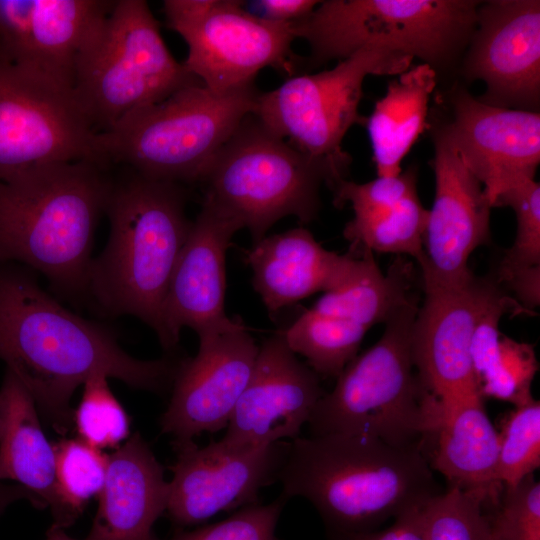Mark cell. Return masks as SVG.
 Wrapping results in <instances>:
<instances>
[{
	"instance_id": "obj_28",
	"label": "cell",
	"mask_w": 540,
	"mask_h": 540,
	"mask_svg": "<svg viewBox=\"0 0 540 540\" xmlns=\"http://www.w3.org/2000/svg\"><path fill=\"white\" fill-rule=\"evenodd\" d=\"M359 251L357 266L338 289L324 293L311 308L315 312L346 319L366 327L385 323L415 293L414 270L405 257L397 256L384 274L369 250Z\"/></svg>"
},
{
	"instance_id": "obj_8",
	"label": "cell",
	"mask_w": 540,
	"mask_h": 540,
	"mask_svg": "<svg viewBox=\"0 0 540 540\" xmlns=\"http://www.w3.org/2000/svg\"><path fill=\"white\" fill-rule=\"evenodd\" d=\"M480 1L326 0L293 22L310 47L309 62L341 61L367 46L419 58L435 71L450 66L468 45Z\"/></svg>"
},
{
	"instance_id": "obj_38",
	"label": "cell",
	"mask_w": 540,
	"mask_h": 540,
	"mask_svg": "<svg viewBox=\"0 0 540 540\" xmlns=\"http://www.w3.org/2000/svg\"><path fill=\"white\" fill-rule=\"evenodd\" d=\"M416 182V172L412 169L397 176H377L362 184L343 180L333 189V204L336 207L350 204L356 217L370 216L391 209L416 194Z\"/></svg>"
},
{
	"instance_id": "obj_13",
	"label": "cell",
	"mask_w": 540,
	"mask_h": 540,
	"mask_svg": "<svg viewBox=\"0 0 540 540\" xmlns=\"http://www.w3.org/2000/svg\"><path fill=\"white\" fill-rule=\"evenodd\" d=\"M173 445L177 456L170 467L166 512L175 524L188 526L257 504L260 489L278 479L289 443L235 448L219 440L200 447L189 440Z\"/></svg>"
},
{
	"instance_id": "obj_17",
	"label": "cell",
	"mask_w": 540,
	"mask_h": 540,
	"mask_svg": "<svg viewBox=\"0 0 540 540\" xmlns=\"http://www.w3.org/2000/svg\"><path fill=\"white\" fill-rule=\"evenodd\" d=\"M451 118L441 124L492 208L512 186L535 179L540 163V114L488 105L461 86L450 91Z\"/></svg>"
},
{
	"instance_id": "obj_7",
	"label": "cell",
	"mask_w": 540,
	"mask_h": 540,
	"mask_svg": "<svg viewBox=\"0 0 540 540\" xmlns=\"http://www.w3.org/2000/svg\"><path fill=\"white\" fill-rule=\"evenodd\" d=\"M202 83L167 48L144 0H118L76 60L73 92L96 132L139 108Z\"/></svg>"
},
{
	"instance_id": "obj_4",
	"label": "cell",
	"mask_w": 540,
	"mask_h": 540,
	"mask_svg": "<svg viewBox=\"0 0 540 540\" xmlns=\"http://www.w3.org/2000/svg\"><path fill=\"white\" fill-rule=\"evenodd\" d=\"M186 201L179 183L131 170L112 179L105 207L110 233L92 258L86 291L100 311L137 317L160 336L171 276L192 225Z\"/></svg>"
},
{
	"instance_id": "obj_21",
	"label": "cell",
	"mask_w": 540,
	"mask_h": 540,
	"mask_svg": "<svg viewBox=\"0 0 540 540\" xmlns=\"http://www.w3.org/2000/svg\"><path fill=\"white\" fill-rule=\"evenodd\" d=\"M114 1L0 0V51L11 62L73 87L78 54Z\"/></svg>"
},
{
	"instance_id": "obj_16",
	"label": "cell",
	"mask_w": 540,
	"mask_h": 540,
	"mask_svg": "<svg viewBox=\"0 0 540 540\" xmlns=\"http://www.w3.org/2000/svg\"><path fill=\"white\" fill-rule=\"evenodd\" d=\"M433 142L435 197L418 264L423 285L456 287L474 276L468 260L490 239L492 206L440 126L433 132Z\"/></svg>"
},
{
	"instance_id": "obj_35",
	"label": "cell",
	"mask_w": 540,
	"mask_h": 540,
	"mask_svg": "<svg viewBox=\"0 0 540 540\" xmlns=\"http://www.w3.org/2000/svg\"><path fill=\"white\" fill-rule=\"evenodd\" d=\"M424 540H492L483 503L456 488H447L421 507Z\"/></svg>"
},
{
	"instance_id": "obj_6",
	"label": "cell",
	"mask_w": 540,
	"mask_h": 540,
	"mask_svg": "<svg viewBox=\"0 0 540 540\" xmlns=\"http://www.w3.org/2000/svg\"><path fill=\"white\" fill-rule=\"evenodd\" d=\"M259 93L254 83L226 93L202 83L187 86L98 132V155L108 166L121 164L148 178L200 183L218 151L253 112Z\"/></svg>"
},
{
	"instance_id": "obj_19",
	"label": "cell",
	"mask_w": 540,
	"mask_h": 540,
	"mask_svg": "<svg viewBox=\"0 0 540 540\" xmlns=\"http://www.w3.org/2000/svg\"><path fill=\"white\" fill-rule=\"evenodd\" d=\"M324 393L319 376L296 357L279 332L259 347L221 441L235 448H255L293 440Z\"/></svg>"
},
{
	"instance_id": "obj_15",
	"label": "cell",
	"mask_w": 540,
	"mask_h": 540,
	"mask_svg": "<svg viewBox=\"0 0 540 540\" xmlns=\"http://www.w3.org/2000/svg\"><path fill=\"white\" fill-rule=\"evenodd\" d=\"M197 354L183 359L160 419L174 442L226 428L255 365L259 347L239 318L199 335Z\"/></svg>"
},
{
	"instance_id": "obj_31",
	"label": "cell",
	"mask_w": 540,
	"mask_h": 540,
	"mask_svg": "<svg viewBox=\"0 0 540 540\" xmlns=\"http://www.w3.org/2000/svg\"><path fill=\"white\" fill-rule=\"evenodd\" d=\"M428 215L416 193L386 211L354 216L345 225L343 235L350 249L408 255L419 263L424 254Z\"/></svg>"
},
{
	"instance_id": "obj_14",
	"label": "cell",
	"mask_w": 540,
	"mask_h": 540,
	"mask_svg": "<svg viewBox=\"0 0 540 540\" xmlns=\"http://www.w3.org/2000/svg\"><path fill=\"white\" fill-rule=\"evenodd\" d=\"M462 73L481 80L488 105L537 112L540 100V1L480 2Z\"/></svg>"
},
{
	"instance_id": "obj_37",
	"label": "cell",
	"mask_w": 540,
	"mask_h": 540,
	"mask_svg": "<svg viewBox=\"0 0 540 540\" xmlns=\"http://www.w3.org/2000/svg\"><path fill=\"white\" fill-rule=\"evenodd\" d=\"M287 500L281 494L269 504L245 506L221 522L179 531L168 540H279L275 531Z\"/></svg>"
},
{
	"instance_id": "obj_34",
	"label": "cell",
	"mask_w": 540,
	"mask_h": 540,
	"mask_svg": "<svg viewBox=\"0 0 540 540\" xmlns=\"http://www.w3.org/2000/svg\"><path fill=\"white\" fill-rule=\"evenodd\" d=\"M107 379L102 373L87 378L72 416L79 438L100 450L118 447L130 433L128 414L112 393Z\"/></svg>"
},
{
	"instance_id": "obj_10",
	"label": "cell",
	"mask_w": 540,
	"mask_h": 540,
	"mask_svg": "<svg viewBox=\"0 0 540 540\" xmlns=\"http://www.w3.org/2000/svg\"><path fill=\"white\" fill-rule=\"evenodd\" d=\"M204 199L236 218L256 243L285 216L313 221L321 206L323 168L247 115L200 182Z\"/></svg>"
},
{
	"instance_id": "obj_9",
	"label": "cell",
	"mask_w": 540,
	"mask_h": 540,
	"mask_svg": "<svg viewBox=\"0 0 540 540\" xmlns=\"http://www.w3.org/2000/svg\"><path fill=\"white\" fill-rule=\"evenodd\" d=\"M413 58L383 46H367L315 74L289 77L272 91L259 93L252 114L272 133L317 162L333 189L349 172L350 155L342 141L359 114L362 86L368 75L394 76Z\"/></svg>"
},
{
	"instance_id": "obj_27",
	"label": "cell",
	"mask_w": 540,
	"mask_h": 540,
	"mask_svg": "<svg viewBox=\"0 0 540 540\" xmlns=\"http://www.w3.org/2000/svg\"><path fill=\"white\" fill-rule=\"evenodd\" d=\"M428 64L409 67L389 82L366 119L378 177L397 176L401 163L427 125L428 102L436 87Z\"/></svg>"
},
{
	"instance_id": "obj_11",
	"label": "cell",
	"mask_w": 540,
	"mask_h": 540,
	"mask_svg": "<svg viewBox=\"0 0 540 540\" xmlns=\"http://www.w3.org/2000/svg\"><path fill=\"white\" fill-rule=\"evenodd\" d=\"M163 12L187 44L185 68L213 92L252 84L266 67L294 76L293 22L262 20L237 0H165Z\"/></svg>"
},
{
	"instance_id": "obj_22",
	"label": "cell",
	"mask_w": 540,
	"mask_h": 540,
	"mask_svg": "<svg viewBox=\"0 0 540 540\" xmlns=\"http://www.w3.org/2000/svg\"><path fill=\"white\" fill-rule=\"evenodd\" d=\"M358 260V250L328 251L303 227L265 236L245 258L253 287L271 315L315 293L338 289L353 274Z\"/></svg>"
},
{
	"instance_id": "obj_32",
	"label": "cell",
	"mask_w": 540,
	"mask_h": 540,
	"mask_svg": "<svg viewBox=\"0 0 540 540\" xmlns=\"http://www.w3.org/2000/svg\"><path fill=\"white\" fill-rule=\"evenodd\" d=\"M56 504L52 526L70 527L103 486L108 455L80 438L54 444Z\"/></svg>"
},
{
	"instance_id": "obj_25",
	"label": "cell",
	"mask_w": 540,
	"mask_h": 540,
	"mask_svg": "<svg viewBox=\"0 0 540 540\" xmlns=\"http://www.w3.org/2000/svg\"><path fill=\"white\" fill-rule=\"evenodd\" d=\"M524 313L533 314L499 287L479 315L470 357L474 383L484 400L493 398L516 407L533 399L531 386L539 370L534 346L499 329L503 315Z\"/></svg>"
},
{
	"instance_id": "obj_12",
	"label": "cell",
	"mask_w": 540,
	"mask_h": 540,
	"mask_svg": "<svg viewBox=\"0 0 540 540\" xmlns=\"http://www.w3.org/2000/svg\"><path fill=\"white\" fill-rule=\"evenodd\" d=\"M97 133L72 88L0 52V179L27 168L91 161Z\"/></svg>"
},
{
	"instance_id": "obj_33",
	"label": "cell",
	"mask_w": 540,
	"mask_h": 540,
	"mask_svg": "<svg viewBox=\"0 0 540 540\" xmlns=\"http://www.w3.org/2000/svg\"><path fill=\"white\" fill-rule=\"evenodd\" d=\"M498 476L504 489L515 487L540 466V402L516 406L501 423Z\"/></svg>"
},
{
	"instance_id": "obj_39",
	"label": "cell",
	"mask_w": 540,
	"mask_h": 540,
	"mask_svg": "<svg viewBox=\"0 0 540 540\" xmlns=\"http://www.w3.org/2000/svg\"><path fill=\"white\" fill-rule=\"evenodd\" d=\"M316 0H255L241 1L252 15L269 22L288 23L299 20L319 4Z\"/></svg>"
},
{
	"instance_id": "obj_40",
	"label": "cell",
	"mask_w": 540,
	"mask_h": 540,
	"mask_svg": "<svg viewBox=\"0 0 540 540\" xmlns=\"http://www.w3.org/2000/svg\"><path fill=\"white\" fill-rule=\"evenodd\" d=\"M422 506L397 516L390 527L364 534L355 540H424Z\"/></svg>"
},
{
	"instance_id": "obj_30",
	"label": "cell",
	"mask_w": 540,
	"mask_h": 540,
	"mask_svg": "<svg viewBox=\"0 0 540 540\" xmlns=\"http://www.w3.org/2000/svg\"><path fill=\"white\" fill-rule=\"evenodd\" d=\"M367 331L360 324L322 315L310 308L283 332V336L291 351L304 356L318 376L337 378L357 356Z\"/></svg>"
},
{
	"instance_id": "obj_29",
	"label": "cell",
	"mask_w": 540,
	"mask_h": 540,
	"mask_svg": "<svg viewBox=\"0 0 540 540\" xmlns=\"http://www.w3.org/2000/svg\"><path fill=\"white\" fill-rule=\"evenodd\" d=\"M507 206L515 212V240L498 265L495 282L515 295L524 308L540 304V184L525 180L504 191L494 207Z\"/></svg>"
},
{
	"instance_id": "obj_26",
	"label": "cell",
	"mask_w": 540,
	"mask_h": 540,
	"mask_svg": "<svg viewBox=\"0 0 540 540\" xmlns=\"http://www.w3.org/2000/svg\"><path fill=\"white\" fill-rule=\"evenodd\" d=\"M37 406L6 369L0 388V480H13L52 510L56 504L55 451L44 434Z\"/></svg>"
},
{
	"instance_id": "obj_36",
	"label": "cell",
	"mask_w": 540,
	"mask_h": 540,
	"mask_svg": "<svg viewBox=\"0 0 540 540\" xmlns=\"http://www.w3.org/2000/svg\"><path fill=\"white\" fill-rule=\"evenodd\" d=\"M487 515L492 540H540V483L534 474L504 489Z\"/></svg>"
},
{
	"instance_id": "obj_41",
	"label": "cell",
	"mask_w": 540,
	"mask_h": 540,
	"mask_svg": "<svg viewBox=\"0 0 540 540\" xmlns=\"http://www.w3.org/2000/svg\"><path fill=\"white\" fill-rule=\"evenodd\" d=\"M45 540H75L68 536L64 529L51 526L50 529L46 533V539Z\"/></svg>"
},
{
	"instance_id": "obj_2",
	"label": "cell",
	"mask_w": 540,
	"mask_h": 540,
	"mask_svg": "<svg viewBox=\"0 0 540 540\" xmlns=\"http://www.w3.org/2000/svg\"><path fill=\"white\" fill-rule=\"evenodd\" d=\"M278 480L316 508L330 540H355L441 492L422 447L347 434L293 439Z\"/></svg>"
},
{
	"instance_id": "obj_24",
	"label": "cell",
	"mask_w": 540,
	"mask_h": 540,
	"mask_svg": "<svg viewBox=\"0 0 540 540\" xmlns=\"http://www.w3.org/2000/svg\"><path fill=\"white\" fill-rule=\"evenodd\" d=\"M440 410L431 466L444 476L448 488L477 497L489 512L499 503L504 486L498 476L499 432L484 399L473 393L440 405Z\"/></svg>"
},
{
	"instance_id": "obj_23",
	"label": "cell",
	"mask_w": 540,
	"mask_h": 540,
	"mask_svg": "<svg viewBox=\"0 0 540 540\" xmlns=\"http://www.w3.org/2000/svg\"><path fill=\"white\" fill-rule=\"evenodd\" d=\"M98 508L85 540H158L152 527L166 512L168 482L139 433L108 455Z\"/></svg>"
},
{
	"instance_id": "obj_20",
	"label": "cell",
	"mask_w": 540,
	"mask_h": 540,
	"mask_svg": "<svg viewBox=\"0 0 540 540\" xmlns=\"http://www.w3.org/2000/svg\"><path fill=\"white\" fill-rule=\"evenodd\" d=\"M243 229L233 216L203 199L171 276L158 337L165 350L179 342L184 327L197 335L226 327V252L234 234Z\"/></svg>"
},
{
	"instance_id": "obj_3",
	"label": "cell",
	"mask_w": 540,
	"mask_h": 540,
	"mask_svg": "<svg viewBox=\"0 0 540 540\" xmlns=\"http://www.w3.org/2000/svg\"><path fill=\"white\" fill-rule=\"evenodd\" d=\"M108 168L51 163L0 179V262L41 273L63 296L86 297L94 235L112 185Z\"/></svg>"
},
{
	"instance_id": "obj_18",
	"label": "cell",
	"mask_w": 540,
	"mask_h": 540,
	"mask_svg": "<svg viewBox=\"0 0 540 540\" xmlns=\"http://www.w3.org/2000/svg\"><path fill=\"white\" fill-rule=\"evenodd\" d=\"M499 287L495 280L476 276L456 287L423 285L424 301L412 331V357L422 387L441 405L478 393L471 342L480 313Z\"/></svg>"
},
{
	"instance_id": "obj_5",
	"label": "cell",
	"mask_w": 540,
	"mask_h": 540,
	"mask_svg": "<svg viewBox=\"0 0 540 540\" xmlns=\"http://www.w3.org/2000/svg\"><path fill=\"white\" fill-rule=\"evenodd\" d=\"M418 308L414 295L384 323L381 338L346 365L316 404L308 421L311 435H359L399 447H421L433 435L440 404L413 371Z\"/></svg>"
},
{
	"instance_id": "obj_1",
	"label": "cell",
	"mask_w": 540,
	"mask_h": 540,
	"mask_svg": "<svg viewBox=\"0 0 540 540\" xmlns=\"http://www.w3.org/2000/svg\"><path fill=\"white\" fill-rule=\"evenodd\" d=\"M33 272L0 262V359L56 432L71 429V397L95 373L154 392L173 385L182 359L132 357L107 326L69 311L45 292Z\"/></svg>"
}]
</instances>
